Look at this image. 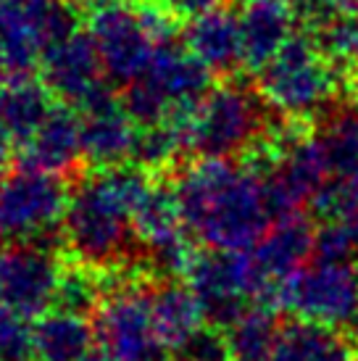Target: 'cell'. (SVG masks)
Listing matches in <instances>:
<instances>
[{
	"instance_id": "obj_15",
	"label": "cell",
	"mask_w": 358,
	"mask_h": 361,
	"mask_svg": "<svg viewBox=\"0 0 358 361\" xmlns=\"http://www.w3.org/2000/svg\"><path fill=\"white\" fill-rule=\"evenodd\" d=\"M137 121L113 90L82 109V145L85 159L95 166H119L132 159L137 140Z\"/></svg>"
},
{
	"instance_id": "obj_3",
	"label": "cell",
	"mask_w": 358,
	"mask_h": 361,
	"mask_svg": "<svg viewBox=\"0 0 358 361\" xmlns=\"http://www.w3.org/2000/svg\"><path fill=\"white\" fill-rule=\"evenodd\" d=\"M266 109L271 106L259 90L240 82H224L169 121L185 153H195L198 159H232L237 153H250L271 130Z\"/></svg>"
},
{
	"instance_id": "obj_38",
	"label": "cell",
	"mask_w": 358,
	"mask_h": 361,
	"mask_svg": "<svg viewBox=\"0 0 358 361\" xmlns=\"http://www.w3.org/2000/svg\"><path fill=\"white\" fill-rule=\"evenodd\" d=\"M353 82H356V85H353V87H356V95H358V80H353Z\"/></svg>"
},
{
	"instance_id": "obj_28",
	"label": "cell",
	"mask_w": 358,
	"mask_h": 361,
	"mask_svg": "<svg viewBox=\"0 0 358 361\" xmlns=\"http://www.w3.org/2000/svg\"><path fill=\"white\" fill-rule=\"evenodd\" d=\"M90 267L63 271L58 285V295H56V309L74 311V314H85V311L95 309L103 298V285L92 277Z\"/></svg>"
},
{
	"instance_id": "obj_24",
	"label": "cell",
	"mask_w": 358,
	"mask_h": 361,
	"mask_svg": "<svg viewBox=\"0 0 358 361\" xmlns=\"http://www.w3.org/2000/svg\"><path fill=\"white\" fill-rule=\"evenodd\" d=\"M316 45L332 63L358 80V16L356 13H329L316 21Z\"/></svg>"
},
{
	"instance_id": "obj_34",
	"label": "cell",
	"mask_w": 358,
	"mask_h": 361,
	"mask_svg": "<svg viewBox=\"0 0 358 361\" xmlns=\"http://www.w3.org/2000/svg\"><path fill=\"white\" fill-rule=\"evenodd\" d=\"M332 8L338 13H356L358 16V0H332Z\"/></svg>"
},
{
	"instance_id": "obj_32",
	"label": "cell",
	"mask_w": 358,
	"mask_h": 361,
	"mask_svg": "<svg viewBox=\"0 0 358 361\" xmlns=\"http://www.w3.org/2000/svg\"><path fill=\"white\" fill-rule=\"evenodd\" d=\"M166 8L177 16V19H195L200 13H209V11L219 8L221 0H161Z\"/></svg>"
},
{
	"instance_id": "obj_10",
	"label": "cell",
	"mask_w": 358,
	"mask_h": 361,
	"mask_svg": "<svg viewBox=\"0 0 358 361\" xmlns=\"http://www.w3.org/2000/svg\"><path fill=\"white\" fill-rule=\"evenodd\" d=\"M279 309L350 332L358 311V264L314 259L282 285Z\"/></svg>"
},
{
	"instance_id": "obj_23",
	"label": "cell",
	"mask_w": 358,
	"mask_h": 361,
	"mask_svg": "<svg viewBox=\"0 0 358 361\" xmlns=\"http://www.w3.org/2000/svg\"><path fill=\"white\" fill-rule=\"evenodd\" d=\"M279 327L282 322L277 319V309L259 306V303L250 306L224 330L232 361H271Z\"/></svg>"
},
{
	"instance_id": "obj_40",
	"label": "cell",
	"mask_w": 358,
	"mask_h": 361,
	"mask_svg": "<svg viewBox=\"0 0 358 361\" xmlns=\"http://www.w3.org/2000/svg\"><path fill=\"white\" fill-rule=\"evenodd\" d=\"M240 3H248V0H240Z\"/></svg>"
},
{
	"instance_id": "obj_19",
	"label": "cell",
	"mask_w": 358,
	"mask_h": 361,
	"mask_svg": "<svg viewBox=\"0 0 358 361\" xmlns=\"http://www.w3.org/2000/svg\"><path fill=\"white\" fill-rule=\"evenodd\" d=\"M50 109V90L42 82H32L30 74L0 82V153L19 151Z\"/></svg>"
},
{
	"instance_id": "obj_1",
	"label": "cell",
	"mask_w": 358,
	"mask_h": 361,
	"mask_svg": "<svg viewBox=\"0 0 358 361\" xmlns=\"http://www.w3.org/2000/svg\"><path fill=\"white\" fill-rule=\"evenodd\" d=\"M174 192L192 240L214 251H250L274 221L264 177L248 164L192 161L179 171Z\"/></svg>"
},
{
	"instance_id": "obj_8",
	"label": "cell",
	"mask_w": 358,
	"mask_h": 361,
	"mask_svg": "<svg viewBox=\"0 0 358 361\" xmlns=\"http://www.w3.org/2000/svg\"><path fill=\"white\" fill-rule=\"evenodd\" d=\"M95 343L106 361H166L169 348L161 341L153 314V288L116 282L92 309Z\"/></svg>"
},
{
	"instance_id": "obj_11",
	"label": "cell",
	"mask_w": 358,
	"mask_h": 361,
	"mask_svg": "<svg viewBox=\"0 0 358 361\" xmlns=\"http://www.w3.org/2000/svg\"><path fill=\"white\" fill-rule=\"evenodd\" d=\"M314 251H316V230L309 216L292 211L271 221L266 235L256 243V248L248 251L256 303L279 309L282 285L309 264Z\"/></svg>"
},
{
	"instance_id": "obj_12",
	"label": "cell",
	"mask_w": 358,
	"mask_h": 361,
	"mask_svg": "<svg viewBox=\"0 0 358 361\" xmlns=\"http://www.w3.org/2000/svg\"><path fill=\"white\" fill-rule=\"evenodd\" d=\"M187 285L198 298L209 324L227 330L240 314L256 306L253 269L248 251H214L195 256Z\"/></svg>"
},
{
	"instance_id": "obj_9",
	"label": "cell",
	"mask_w": 358,
	"mask_h": 361,
	"mask_svg": "<svg viewBox=\"0 0 358 361\" xmlns=\"http://www.w3.org/2000/svg\"><path fill=\"white\" fill-rule=\"evenodd\" d=\"M74 32L71 0H0V56L11 74H30L53 42Z\"/></svg>"
},
{
	"instance_id": "obj_33",
	"label": "cell",
	"mask_w": 358,
	"mask_h": 361,
	"mask_svg": "<svg viewBox=\"0 0 358 361\" xmlns=\"http://www.w3.org/2000/svg\"><path fill=\"white\" fill-rule=\"evenodd\" d=\"M295 8L303 13V16H309L311 21H319L329 16V13H335L332 8V0H290Z\"/></svg>"
},
{
	"instance_id": "obj_31",
	"label": "cell",
	"mask_w": 358,
	"mask_h": 361,
	"mask_svg": "<svg viewBox=\"0 0 358 361\" xmlns=\"http://www.w3.org/2000/svg\"><path fill=\"white\" fill-rule=\"evenodd\" d=\"M177 361H232L227 332L216 324H203L174 351Z\"/></svg>"
},
{
	"instance_id": "obj_35",
	"label": "cell",
	"mask_w": 358,
	"mask_h": 361,
	"mask_svg": "<svg viewBox=\"0 0 358 361\" xmlns=\"http://www.w3.org/2000/svg\"><path fill=\"white\" fill-rule=\"evenodd\" d=\"M82 361H106V356H103V353H87Z\"/></svg>"
},
{
	"instance_id": "obj_36",
	"label": "cell",
	"mask_w": 358,
	"mask_h": 361,
	"mask_svg": "<svg viewBox=\"0 0 358 361\" xmlns=\"http://www.w3.org/2000/svg\"><path fill=\"white\" fill-rule=\"evenodd\" d=\"M350 335L358 341V311H356V319H353V327H350Z\"/></svg>"
},
{
	"instance_id": "obj_16",
	"label": "cell",
	"mask_w": 358,
	"mask_h": 361,
	"mask_svg": "<svg viewBox=\"0 0 358 361\" xmlns=\"http://www.w3.org/2000/svg\"><path fill=\"white\" fill-rule=\"evenodd\" d=\"M21 166L48 174H69L85 159L82 145V116L69 106H53L32 137L19 148Z\"/></svg>"
},
{
	"instance_id": "obj_7",
	"label": "cell",
	"mask_w": 358,
	"mask_h": 361,
	"mask_svg": "<svg viewBox=\"0 0 358 361\" xmlns=\"http://www.w3.org/2000/svg\"><path fill=\"white\" fill-rule=\"evenodd\" d=\"M69 198L58 174L21 166L0 177V240L32 243L56 251V245L63 243Z\"/></svg>"
},
{
	"instance_id": "obj_27",
	"label": "cell",
	"mask_w": 358,
	"mask_h": 361,
	"mask_svg": "<svg viewBox=\"0 0 358 361\" xmlns=\"http://www.w3.org/2000/svg\"><path fill=\"white\" fill-rule=\"evenodd\" d=\"M314 259L358 264V214L321 221V227L316 230Z\"/></svg>"
},
{
	"instance_id": "obj_30",
	"label": "cell",
	"mask_w": 358,
	"mask_h": 361,
	"mask_svg": "<svg viewBox=\"0 0 358 361\" xmlns=\"http://www.w3.org/2000/svg\"><path fill=\"white\" fill-rule=\"evenodd\" d=\"M0 361H35V327L11 311H0Z\"/></svg>"
},
{
	"instance_id": "obj_6",
	"label": "cell",
	"mask_w": 358,
	"mask_h": 361,
	"mask_svg": "<svg viewBox=\"0 0 358 361\" xmlns=\"http://www.w3.org/2000/svg\"><path fill=\"white\" fill-rule=\"evenodd\" d=\"M211 90V69L177 42H161L148 69L124 87V106L137 124H161L192 109Z\"/></svg>"
},
{
	"instance_id": "obj_2",
	"label": "cell",
	"mask_w": 358,
	"mask_h": 361,
	"mask_svg": "<svg viewBox=\"0 0 358 361\" xmlns=\"http://www.w3.org/2000/svg\"><path fill=\"white\" fill-rule=\"evenodd\" d=\"M153 182L137 164L103 166L80 182L63 216V245L82 267L113 269L137 253L135 211Z\"/></svg>"
},
{
	"instance_id": "obj_5",
	"label": "cell",
	"mask_w": 358,
	"mask_h": 361,
	"mask_svg": "<svg viewBox=\"0 0 358 361\" xmlns=\"http://www.w3.org/2000/svg\"><path fill=\"white\" fill-rule=\"evenodd\" d=\"M340 90L335 63L319 51L314 37L295 35L259 71V92L264 101L288 119L309 121L329 109Z\"/></svg>"
},
{
	"instance_id": "obj_22",
	"label": "cell",
	"mask_w": 358,
	"mask_h": 361,
	"mask_svg": "<svg viewBox=\"0 0 358 361\" xmlns=\"http://www.w3.org/2000/svg\"><path fill=\"white\" fill-rule=\"evenodd\" d=\"M153 314H156L161 341L169 348V353L177 351L192 332H198L206 319L192 288L174 280H166L153 288Z\"/></svg>"
},
{
	"instance_id": "obj_13",
	"label": "cell",
	"mask_w": 358,
	"mask_h": 361,
	"mask_svg": "<svg viewBox=\"0 0 358 361\" xmlns=\"http://www.w3.org/2000/svg\"><path fill=\"white\" fill-rule=\"evenodd\" d=\"M63 267L42 245L21 243L0 251V311L40 319L56 306Z\"/></svg>"
},
{
	"instance_id": "obj_26",
	"label": "cell",
	"mask_w": 358,
	"mask_h": 361,
	"mask_svg": "<svg viewBox=\"0 0 358 361\" xmlns=\"http://www.w3.org/2000/svg\"><path fill=\"white\" fill-rule=\"evenodd\" d=\"M182 153V142L174 130L171 121H161V124H140L137 140H135V151L132 161L148 171H159L169 166Z\"/></svg>"
},
{
	"instance_id": "obj_17",
	"label": "cell",
	"mask_w": 358,
	"mask_h": 361,
	"mask_svg": "<svg viewBox=\"0 0 358 361\" xmlns=\"http://www.w3.org/2000/svg\"><path fill=\"white\" fill-rule=\"evenodd\" d=\"M295 13L290 0H248L240 11L242 66L261 71L295 37Z\"/></svg>"
},
{
	"instance_id": "obj_39",
	"label": "cell",
	"mask_w": 358,
	"mask_h": 361,
	"mask_svg": "<svg viewBox=\"0 0 358 361\" xmlns=\"http://www.w3.org/2000/svg\"><path fill=\"white\" fill-rule=\"evenodd\" d=\"M0 69H6V66H3V56H0Z\"/></svg>"
},
{
	"instance_id": "obj_20",
	"label": "cell",
	"mask_w": 358,
	"mask_h": 361,
	"mask_svg": "<svg viewBox=\"0 0 358 361\" xmlns=\"http://www.w3.org/2000/svg\"><path fill=\"white\" fill-rule=\"evenodd\" d=\"M185 45L195 53L211 71L229 74L242 66V35L240 16L227 8H214L187 21Z\"/></svg>"
},
{
	"instance_id": "obj_37",
	"label": "cell",
	"mask_w": 358,
	"mask_h": 361,
	"mask_svg": "<svg viewBox=\"0 0 358 361\" xmlns=\"http://www.w3.org/2000/svg\"><path fill=\"white\" fill-rule=\"evenodd\" d=\"M3 159H6V153H0V169H3Z\"/></svg>"
},
{
	"instance_id": "obj_29",
	"label": "cell",
	"mask_w": 358,
	"mask_h": 361,
	"mask_svg": "<svg viewBox=\"0 0 358 361\" xmlns=\"http://www.w3.org/2000/svg\"><path fill=\"white\" fill-rule=\"evenodd\" d=\"M309 206L311 216H316L319 221L353 216V214H358V182L332 177L321 185V190L314 195V201Z\"/></svg>"
},
{
	"instance_id": "obj_18",
	"label": "cell",
	"mask_w": 358,
	"mask_h": 361,
	"mask_svg": "<svg viewBox=\"0 0 358 361\" xmlns=\"http://www.w3.org/2000/svg\"><path fill=\"white\" fill-rule=\"evenodd\" d=\"M356 343L342 327L290 317L279 327L271 361H353Z\"/></svg>"
},
{
	"instance_id": "obj_25",
	"label": "cell",
	"mask_w": 358,
	"mask_h": 361,
	"mask_svg": "<svg viewBox=\"0 0 358 361\" xmlns=\"http://www.w3.org/2000/svg\"><path fill=\"white\" fill-rule=\"evenodd\" d=\"M321 148L332 177L358 182V111H342L324 127Z\"/></svg>"
},
{
	"instance_id": "obj_21",
	"label": "cell",
	"mask_w": 358,
	"mask_h": 361,
	"mask_svg": "<svg viewBox=\"0 0 358 361\" xmlns=\"http://www.w3.org/2000/svg\"><path fill=\"white\" fill-rule=\"evenodd\" d=\"M95 330L85 314L53 309L35 324V361H82L92 353Z\"/></svg>"
},
{
	"instance_id": "obj_4",
	"label": "cell",
	"mask_w": 358,
	"mask_h": 361,
	"mask_svg": "<svg viewBox=\"0 0 358 361\" xmlns=\"http://www.w3.org/2000/svg\"><path fill=\"white\" fill-rule=\"evenodd\" d=\"M174 19L161 0H103L92 6L87 35L106 77L124 87L137 80L156 48L171 40Z\"/></svg>"
},
{
	"instance_id": "obj_14",
	"label": "cell",
	"mask_w": 358,
	"mask_h": 361,
	"mask_svg": "<svg viewBox=\"0 0 358 361\" xmlns=\"http://www.w3.org/2000/svg\"><path fill=\"white\" fill-rule=\"evenodd\" d=\"M42 85L66 106L87 109L90 103L103 98L111 87L106 85V71L90 35L74 32L63 40L53 42L40 61Z\"/></svg>"
}]
</instances>
